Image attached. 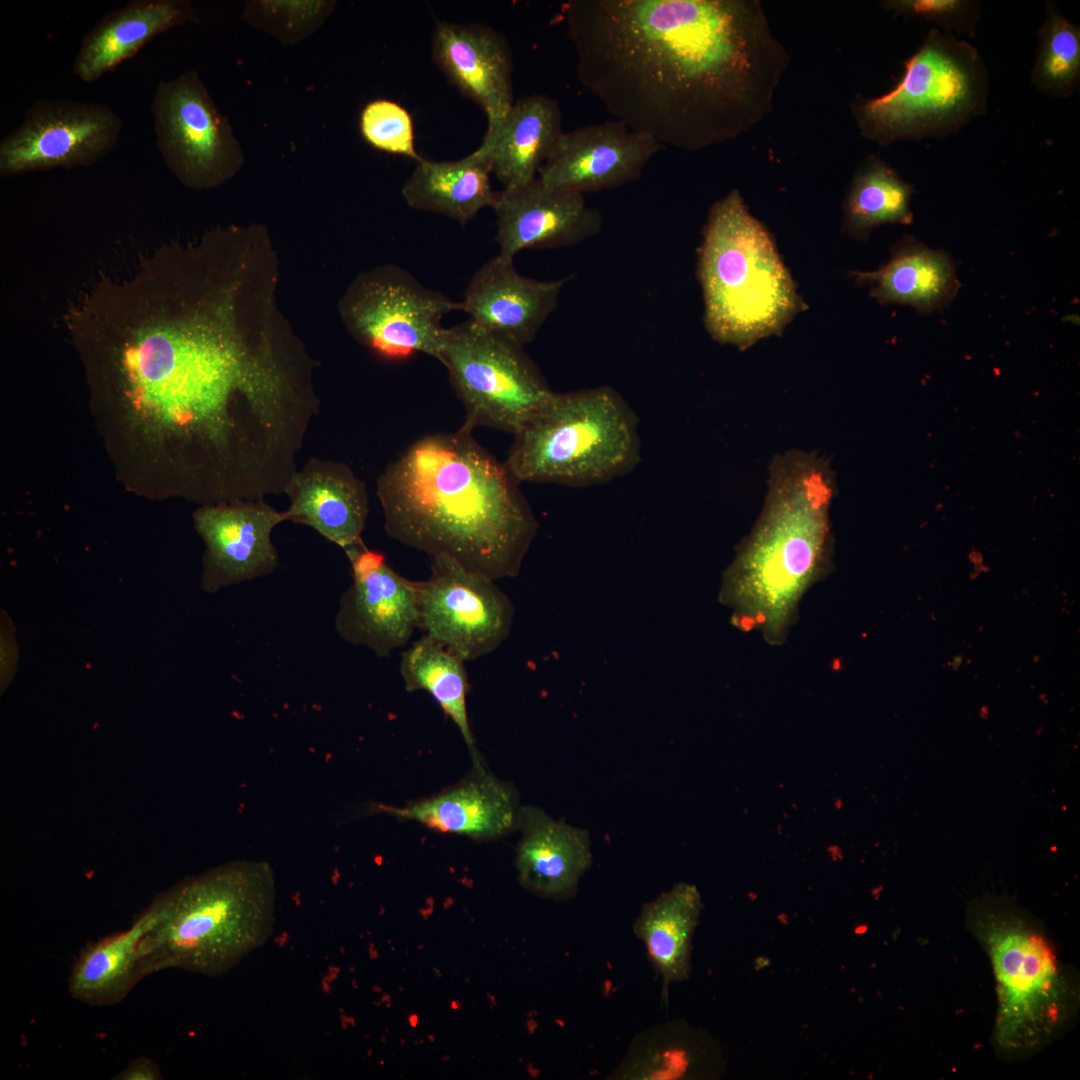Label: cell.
<instances>
[{
	"label": "cell",
	"mask_w": 1080,
	"mask_h": 1080,
	"mask_svg": "<svg viewBox=\"0 0 1080 1080\" xmlns=\"http://www.w3.org/2000/svg\"><path fill=\"white\" fill-rule=\"evenodd\" d=\"M274 285L244 255L164 245L132 276L95 284L65 322L117 388L157 413L177 466L258 476L300 452L320 412L316 361L282 321Z\"/></svg>",
	"instance_id": "cell-1"
},
{
	"label": "cell",
	"mask_w": 1080,
	"mask_h": 1080,
	"mask_svg": "<svg viewBox=\"0 0 1080 1080\" xmlns=\"http://www.w3.org/2000/svg\"><path fill=\"white\" fill-rule=\"evenodd\" d=\"M580 83L615 120L700 150L762 120L787 66L752 0H572L562 5Z\"/></svg>",
	"instance_id": "cell-2"
},
{
	"label": "cell",
	"mask_w": 1080,
	"mask_h": 1080,
	"mask_svg": "<svg viewBox=\"0 0 1080 1080\" xmlns=\"http://www.w3.org/2000/svg\"><path fill=\"white\" fill-rule=\"evenodd\" d=\"M464 423L424 436L377 479L384 529L431 557L447 556L498 580L518 575L537 521L505 462Z\"/></svg>",
	"instance_id": "cell-3"
},
{
	"label": "cell",
	"mask_w": 1080,
	"mask_h": 1080,
	"mask_svg": "<svg viewBox=\"0 0 1080 1080\" xmlns=\"http://www.w3.org/2000/svg\"><path fill=\"white\" fill-rule=\"evenodd\" d=\"M767 485L760 516L723 576L720 599L733 609L737 627L758 629L777 645L804 593L832 567L836 479L824 457L792 449L772 458Z\"/></svg>",
	"instance_id": "cell-4"
},
{
	"label": "cell",
	"mask_w": 1080,
	"mask_h": 1080,
	"mask_svg": "<svg viewBox=\"0 0 1080 1080\" xmlns=\"http://www.w3.org/2000/svg\"><path fill=\"white\" fill-rule=\"evenodd\" d=\"M143 941L147 975L176 968L221 976L260 948L275 921L272 868L241 860L187 878L155 900Z\"/></svg>",
	"instance_id": "cell-5"
},
{
	"label": "cell",
	"mask_w": 1080,
	"mask_h": 1080,
	"mask_svg": "<svg viewBox=\"0 0 1080 1080\" xmlns=\"http://www.w3.org/2000/svg\"><path fill=\"white\" fill-rule=\"evenodd\" d=\"M698 277L707 332L740 350L781 333L802 309L770 234L736 189L709 212L698 249Z\"/></svg>",
	"instance_id": "cell-6"
},
{
	"label": "cell",
	"mask_w": 1080,
	"mask_h": 1080,
	"mask_svg": "<svg viewBox=\"0 0 1080 1080\" xmlns=\"http://www.w3.org/2000/svg\"><path fill=\"white\" fill-rule=\"evenodd\" d=\"M967 922L995 974L997 1046L1011 1056L1041 1050L1075 1019L1076 980L1060 963L1036 918L1011 898L984 895L973 900Z\"/></svg>",
	"instance_id": "cell-7"
},
{
	"label": "cell",
	"mask_w": 1080,
	"mask_h": 1080,
	"mask_svg": "<svg viewBox=\"0 0 1080 1080\" xmlns=\"http://www.w3.org/2000/svg\"><path fill=\"white\" fill-rule=\"evenodd\" d=\"M638 419L608 385L552 392L514 435L505 461L521 482L589 486L631 471L640 461Z\"/></svg>",
	"instance_id": "cell-8"
},
{
	"label": "cell",
	"mask_w": 1080,
	"mask_h": 1080,
	"mask_svg": "<svg viewBox=\"0 0 1080 1080\" xmlns=\"http://www.w3.org/2000/svg\"><path fill=\"white\" fill-rule=\"evenodd\" d=\"M988 95L979 51L934 27L905 60L896 85L878 97H859L853 114L863 137L887 146L957 133L987 113Z\"/></svg>",
	"instance_id": "cell-9"
},
{
	"label": "cell",
	"mask_w": 1080,
	"mask_h": 1080,
	"mask_svg": "<svg viewBox=\"0 0 1080 1080\" xmlns=\"http://www.w3.org/2000/svg\"><path fill=\"white\" fill-rule=\"evenodd\" d=\"M441 364L473 429L515 435L553 392L524 346L470 319L446 329Z\"/></svg>",
	"instance_id": "cell-10"
},
{
	"label": "cell",
	"mask_w": 1080,
	"mask_h": 1080,
	"mask_svg": "<svg viewBox=\"0 0 1080 1080\" xmlns=\"http://www.w3.org/2000/svg\"><path fill=\"white\" fill-rule=\"evenodd\" d=\"M460 301L424 286L406 269L382 265L359 274L340 301L341 318L354 339L382 358L417 353L442 362L444 317Z\"/></svg>",
	"instance_id": "cell-11"
},
{
	"label": "cell",
	"mask_w": 1080,
	"mask_h": 1080,
	"mask_svg": "<svg viewBox=\"0 0 1080 1080\" xmlns=\"http://www.w3.org/2000/svg\"><path fill=\"white\" fill-rule=\"evenodd\" d=\"M151 113L158 150L185 186L215 188L244 165L245 154L228 118L195 70L160 81Z\"/></svg>",
	"instance_id": "cell-12"
},
{
	"label": "cell",
	"mask_w": 1080,
	"mask_h": 1080,
	"mask_svg": "<svg viewBox=\"0 0 1080 1080\" xmlns=\"http://www.w3.org/2000/svg\"><path fill=\"white\" fill-rule=\"evenodd\" d=\"M121 118L103 103L41 98L0 142V175L92 166L116 145Z\"/></svg>",
	"instance_id": "cell-13"
},
{
	"label": "cell",
	"mask_w": 1080,
	"mask_h": 1080,
	"mask_svg": "<svg viewBox=\"0 0 1080 1080\" xmlns=\"http://www.w3.org/2000/svg\"><path fill=\"white\" fill-rule=\"evenodd\" d=\"M419 628L465 661L495 651L509 636L514 607L495 580L447 556L432 557L418 582Z\"/></svg>",
	"instance_id": "cell-14"
},
{
	"label": "cell",
	"mask_w": 1080,
	"mask_h": 1080,
	"mask_svg": "<svg viewBox=\"0 0 1080 1080\" xmlns=\"http://www.w3.org/2000/svg\"><path fill=\"white\" fill-rule=\"evenodd\" d=\"M345 553L352 583L340 598L335 629L344 641L389 657L419 627L418 582L398 574L382 553L364 544Z\"/></svg>",
	"instance_id": "cell-15"
},
{
	"label": "cell",
	"mask_w": 1080,
	"mask_h": 1080,
	"mask_svg": "<svg viewBox=\"0 0 1080 1080\" xmlns=\"http://www.w3.org/2000/svg\"><path fill=\"white\" fill-rule=\"evenodd\" d=\"M205 544L201 588L216 593L226 587L265 577L278 565L273 530L288 521L265 500L205 505L194 515Z\"/></svg>",
	"instance_id": "cell-16"
},
{
	"label": "cell",
	"mask_w": 1080,
	"mask_h": 1080,
	"mask_svg": "<svg viewBox=\"0 0 1080 1080\" xmlns=\"http://www.w3.org/2000/svg\"><path fill=\"white\" fill-rule=\"evenodd\" d=\"M663 148L618 120L564 131L538 172L548 186L584 195L633 182Z\"/></svg>",
	"instance_id": "cell-17"
},
{
	"label": "cell",
	"mask_w": 1080,
	"mask_h": 1080,
	"mask_svg": "<svg viewBox=\"0 0 1080 1080\" xmlns=\"http://www.w3.org/2000/svg\"><path fill=\"white\" fill-rule=\"evenodd\" d=\"M496 215L499 255L513 259L525 249L576 246L597 236L602 213L584 195L554 188L538 177L497 191L491 207Z\"/></svg>",
	"instance_id": "cell-18"
},
{
	"label": "cell",
	"mask_w": 1080,
	"mask_h": 1080,
	"mask_svg": "<svg viewBox=\"0 0 1080 1080\" xmlns=\"http://www.w3.org/2000/svg\"><path fill=\"white\" fill-rule=\"evenodd\" d=\"M431 56L449 82L496 125L514 103L513 57L506 38L484 24L438 21Z\"/></svg>",
	"instance_id": "cell-19"
},
{
	"label": "cell",
	"mask_w": 1080,
	"mask_h": 1080,
	"mask_svg": "<svg viewBox=\"0 0 1080 1080\" xmlns=\"http://www.w3.org/2000/svg\"><path fill=\"white\" fill-rule=\"evenodd\" d=\"M571 276L537 280L519 273L513 259L499 254L471 277L460 301L477 325L525 346L533 342L559 303Z\"/></svg>",
	"instance_id": "cell-20"
},
{
	"label": "cell",
	"mask_w": 1080,
	"mask_h": 1080,
	"mask_svg": "<svg viewBox=\"0 0 1080 1080\" xmlns=\"http://www.w3.org/2000/svg\"><path fill=\"white\" fill-rule=\"evenodd\" d=\"M288 521L311 527L345 552L363 544L369 513L364 481L343 462L310 458L289 480Z\"/></svg>",
	"instance_id": "cell-21"
},
{
	"label": "cell",
	"mask_w": 1080,
	"mask_h": 1080,
	"mask_svg": "<svg viewBox=\"0 0 1080 1080\" xmlns=\"http://www.w3.org/2000/svg\"><path fill=\"white\" fill-rule=\"evenodd\" d=\"M374 811L416 821L430 829L491 840L518 826L520 807L515 789L488 770L470 776L437 795L404 807L374 805Z\"/></svg>",
	"instance_id": "cell-22"
},
{
	"label": "cell",
	"mask_w": 1080,
	"mask_h": 1080,
	"mask_svg": "<svg viewBox=\"0 0 1080 1080\" xmlns=\"http://www.w3.org/2000/svg\"><path fill=\"white\" fill-rule=\"evenodd\" d=\"M517 827L522 832L516 850L520 884L545 898L572 896L592 864L589 833L534 806L520 808Z\"/></svg>",
	"instance_id": "cell-23"
},
{
	"label": "cell",
	"mask_w": 1080,
	"mask_h": 1080,
	"mask_svg": "<svg viewBox=\"0 0 1080 1080\" xmlns=\"http://www.w3.org/2000/svg\"><path fill=\"white\" fill-rule=\"evenodd\" d=\"M563 132L558 102L533 94L514 101L496 125L487 127L476 150L503 188H514L537 178Z\"/></svg>",
	"instance_id": "cell-24"
},
{
	"label": "cell",
	"mask_w": 1080,
	"mask_h": 1080,
	"mask_svg": "<svg viewBox=\"0 0 1080 1080\" xmlns=\"http://www.w3.org/2000/svg\"><path fill=\"white\" fill-rule=\"evenodd\" d=\"M189 0H133L105 14L83 38L74 73L92 83L133 57L158 34L195 18Z\"/></svg>",
	"instance_id": "cell-25"
},
{
	"label": "cell",
	"mask_w": 1080,
	"mask_h": 1080,
	"mask_svg": "<svg viewBox=\"0 0 1080 1080\" xmlns=\"http://www.w3.org/2000/svg\"><path fill=\"white\" fill-rule=\"evenodd\" d=\"M850 274L857 283L869 286L871 296L880 303L908 305L923 315L947 308L960 287L951 256L912 236L899 241L879 269Z\"/></svg>",
	"instance_id": "cell-26"
},
{
	"label": "cell",
	"mask_w": 1080,
	"mask_h": 1080,
	"mask_svg": "<svg viewBox=\"0 0 1080 1080\" xmlns=\"http://www.w3.org/2000/svg\"><path fill=\"white\" fill-rule=\"evenodd\" d=\"M156 915L153 901L128 929L88 942L72 965L70 995L89 1006L113 1005L123 1000L148 976L143 941Z\"/></svg>",
	"instance_id": "cell-27"
},
{
	"label": "cell",
	"mask_w": 1080,
	"mask_h": 1080,
	"mask_svg": "<svg viewBox=\"0 0 1080 1080\" xmlns=\"http://www.w3.org/2000/svg\"><path fill=\"white\" fill-rule=\"evenodd\" d=\"M701 908L697 888L680 882L645 903L634 922L633 932L643 942L651 965L661 977L663 999L671 984L689 976L692 936Z\"/></svg>",
	"instance_id": "cell-28"
},
{
	"label": "cell",
	"mask_w": 1080,
	"mask_h": 1080,
	"mask_svg": "<svg viewBox=\"0 0 1080 1080\" xmlns=\"http://www.w3.org/2000/svg\"><path fill=\"white\" fill-rule=\"evenodd\" d=\"M490 175L488 163L477 150L455 161L423 158L405 181L402 195L409 207L443 215L463 226L494 204L497 191Z\"/></svg>",
	"instance_id": "cell-29"
},
{
	"label": "cell",
	"mask_w": 1080,
	"mask_h": 1080,
	"mask_svg": "<svg viewBox=\"0 0 1080 1080\" xmlns=\"http://www.w3.org/2000/svg\"><path fill=\"white\" fill-rule=\"evenodd\" d=\"M464 662L458 654L424 634L402 653L399 670L407 691H427L438 702L460 730L471 753L473 769L484 770L467 715L468 679Z\"/></svg>",
	"instance_id": "cell-30"
},
{
	"label": "cell",
	"mask_w": 1080,
	"mask_h": 1080,
	"mask_svg": "<svg viewBox=\"0 0 1080 1080\" xmlns=\"http://www.w3.org/2000/svg\"><path fill=\"white\" fill-rule=\"evenodd\" d=\"M913 185L884 161L867 157L856 172L844 205V228L855 238H867L883 224H911Z\"/></svg>",
	"instance_id": "cell-31"
},
{
	"label": "cell",
	"mask_w": 1080,
	"mask_h": 1080,
	"mask_svg": "<svg viewBox=\"0 0 1080 1080\" xmlns=\"http://www.w3.org/2000/svg\"><path fill=\"white\" fill-rule=\"evenodd\" d=\"M694 1047L679 1021H667L639 1032L626 1054L608 1075L614 1080H674L691 1075Z\"/></svg>",
	"instance_id": "cell-32"
},
{
	"label": "cell",
	"mask_w": 1080,
	"mask_h": 1080,
	"mask_svg": "<svg viewBox=\"0 0 1080 1080\" xmlns=\"http://www.w3.org/2000/svg\"><path fill=\"white\" fill-rule=\"evenodd\" d=\"M1045 11L1030 79L1041 93L1068 98L1080 85V27L1051 1L1046 2Z\"/></svg>",
	"instance_id": "cell-33"
},
{
	"label": "cell",
	"mask_w": 1080,
	"mask_h": 1080,
	"mask_svg": "<svg viewBox=\"0 0 1080 1080\" xmlns=\"http://www.w3.org/2000/svg\"><path fill=\"white\" fill-rule=\"evenodd\" d=\"M335 6L327 0H253L245 3L242 19L284 45H295L314 34Z\"/></svg>",
	"instance_id": "cell-34"
},
{
	"label": "cell",
	"mask_w": 1080,
	"mask_h": 1080,
	"mask_svg": "<svg viewBox=\"0 0 1080 1080\" xmlns=\"http://www.w3.org/2000/svg\"><path fill=\"white\" fill-rule=\"evenodd\" d=\"M359 123L362 137L373 148L416 163L423 159L415 148L412 118L398 103L388 99L370 101L362 109Z\"/></svg>",
	"instance_id": "cell-35"
},
{
	"label": "cell",
	"mask_w": 1080,
	"mask_h": 1080,
	"mask_svg": "<svg viewBox=\"0 0 1080 1080\" xmlns=\"http://www.w3.org/2000/svg\"><path fill=\"white\" fill-rule=\"evenodd\" d=\"M882 6L898 15L935 24V28L975 37L981 4L977 0H890Z\"/></svg>",
	"instance_id": "cell-36"
},
{
	"label": "cell",
	"mask_w": 1080,
	"mask_h": 1080,
	"mask_svg": "<svg viewBox=\"0 0 1080 1080\" xmlns=\"http://www.w3.org/2000/svg\"><path fill=\"white\" fill-rule=\"evenodd\" d=\"M159 1066L147 1056L131 1060L113 1079L116 1080H158L162 1079Z\"/></svg>",
	"instance_id": "cell-37"
}]
</instances>
